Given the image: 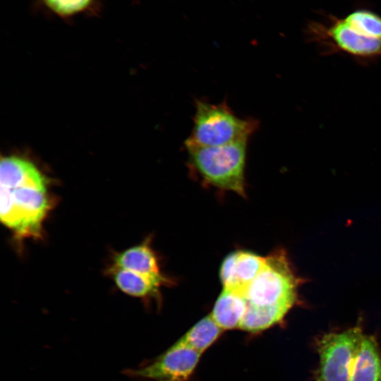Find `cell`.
<instances>
[{
	"mask_svg": "<svg viewBox=\"0 0 381 381\" xmlns=\"http://www.w3.org/2000/svg\"><path fill=\"white\" fill-rule=\"evenodd\" d=\"M361 324L325 333L315 340L319 364L315 381H350L353 360L364 336Z\"/></svg>",
	"mask_w": 381,
	"mask_h": 381,
	"instance_id": "8992f818",
	"label": "cell"
},
{
	"mask_svg": "<svg viewBox=\"0 0 381 381\" xmlns=\"http://www.w3.org/2000/svg\"><path fill=\"white\" fill-rule=\"evenodd\" d=\"M0 219L19 238H40L54 200L46 177L32 162L9 157L0 165Z\"/></svg>",
	"mask_w": 381,
	"mask_h": 381,
	"instance_id": "6da1fadb",
	"label": "cell"
},
{
	"mask_svg": "<svg viewBox=\"0 0 381 381\" xmlns=\"http://www.w3.org/2000/svg\"><path fill=\"white\" fill-rule=\"evenodd\" d=\"M248 140L219 146L185 145L190 172L205 186L234 192L246 198Z\"/></svg>",
	"mask_w": 381,
	"mask_h": 381,
	"instance_id": "3957f363",
	"label": "cell"
},
{
	"mask_svg": "<svg viewBox=\"0 0 381 381\" xmlns=\"http://www.w3.org/2000/svg\"><path fill=\"white\" fill-rule=\"evenodd\" d=\"M109 266L155 279L166 286L174 284L173 280L162 272L158 255L151 246L150 238L116 253Z\"/></svg>",
	"mask_w": 381,
	"mask_h": 381,
	"instance_id": "9c48e42d",
	"label": "cell"
},
{
	"mask_svg": "<svg viewBox=\"0 0 381 381\" xmlns=\"http://www.w3.org/2000/svg\"><path fill=\"white\" fill-rule=\"evenodd\" d=\"M342 18L348 25L366 35L381 39V16L372 9L356 8Z\"/></svg>",
	"mask_w": 381,
	"mask_h": 381,
	"instance_id": "5bb4252c",
	"label": "cell"
},
{
	"mask_svg": "<svg viewBox=\"0 0 381 381\" xmlns=\"http://www.w3.org/2000/svg\"><path fill=\"white\" fill-rule=\"evenodd\" d=\"M305 33L308 41L316 44L322 54L341 53L360 60L381 57V39L353 28L342 17L329 14L324 21L310 20Z\"/></svg>",
	"mask_w": 381,
	"mask_h": 381,
	"instance_id": "5b68a950",
	"label": "cell"
},
{
	"mask_svg": "<svg viewBox=\"0 0 381 381\" xmlns=\"http://www.w3.org/2000/svg\"><path fill=\"white\" fill-rule=\"evenodd\" d=\"M350 381H381V356L373 335L364 334L353 360Z\"/></svg>",
	"mask_w": 381,
	"mask_h": 381,
	"instance_id": "8fae6325",
	"label": "cell"
},
{
	"mask_svg": "<svg viewBox=\"0 0 381 381\" xmlns=\"http://www.w3.org/2000/svg\"><path fill=\"white\" fill-rule=\"evenodd\" d=\"M223 332L210 313L193 325L175 342L202 355L220 337Z\"/></svg>",
	"mask_w": 381,
	"mask_h": 381,
	"instance_id": "4fadbf2b",
	"label": "cell"
},
{
	"mask_svg": "<svg viewBox=\"0 0 381 381\" xmlns=\"http://www.w3.org/2000/svg\"><path fill=\"white\" fill-rule=\"evenodd\" d=\"M246 309V301L241 291L223 289L210 315L224 330L239 329Z\"/></svg>",
	"mask_w": 381,
	"mask_h": 381,
	"instance_id": "7c38bea8",
	"label": "cell"
},
{
	"mask_svg": "<svg viewBox=\"0 0 381 381\" xmlns=\"http://www.w3.org/2000/svg\"><path fill=\"white\" fill-rule=\"evenodd\" d=\"M265 262V257L252 251L237 250L231 252L220 266L219 278L223 289L244 293Z\"/></svg>",
	"mask_w": 381,
	"mask_h": 381,
	"instance_id": "ba28073f",
	"label": "cell"
},
{
	"mask_svg": "<svg viewBox=\"0 0 381 381\" xmlns=\"http://www.w3.org/2000/svg\"><path fill=\"white\" fill-rule=\"evenodd\" d=\"M191 133L185 145L219 146L250 138L259 126L253 118L237 116L224 101L196 99Z\"/></svg>",
	"mask_w": 381,
	"mask_h": 381,
	"instance_id": "277c9868",
	"label": "cell"
},
{
	"mask_svg": "<svg viewBox=\"0 0 381 381\" xmlns=\"http://www.w3.org/2000/svg\"><path fill=\"white\" fill-rule=\"evenodd\" d=\"M52 13L62 18H71L92 11L96 0H42Z\"/></svg>",
	"mask_w": 381,
	"mask_h": 381,
	"instance_id": "9a60e30c",
	"label": "cell"
},
{
	"mask_svg": "<svg viewBox=\"0 0 381 381\" xmlns=\"http://www.w3.org/2000/svg\"><path fill=\"white\" fill-rule=\"evenodd\" d=\"M303 282L296 274L286 250L271 252L243 293L246 309L239 329L258 334L281 324L298 304V289Z\"/></svg>",
	"mask_w": 381,
	"mask_h": 381,
	"instance_id": "7a4b0ae2",
	"label": "cell"
},
{
	"mask_svg": "<svg viewBox=\"0 0 381 381\" xmlns=\"http://www.w3.org/2000/svg\"><path fill=\"white\" fill-rule=\"evenodd\" d=\"M107 274L115 285L124 294L150 301L153 299L161 303L160 289L166 285L155 279L135 272L109 266Z\"/></svg>",
	"mask_w": 381,
	"mask_h": 381,
	"instance_id": "30bf717a",
	"label": "cell"
},
{
	"mask_svg": "<svg viewBox=\"0 0 381 381\" xmlns=\"http://www.w3.org/2000/svg\"><path fill=\"white\" fill-rule=\"evenodd\" d=\"M201 354L174 342L152 362L137 369L128 370L131 377L154 381H187L193 374Z\"/></svg>",
	"mask_w": 381,
	"mask_h": 381,
	"instance_id": "52a82bcc",
	"label": "cell"
}]
</instances>
